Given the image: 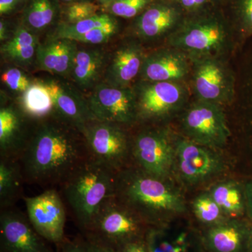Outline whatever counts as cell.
<instances>
[{"instance_id": "33", "label": "cell", "mask_w": 252, "mask_h": 252, "mask_svg": "<svg viewBox=\"0 0 252 252\" xmlns=\"http://www.w3.org/2000/svg\"><path fill=\"white\" fill-rule=\"evenodd\" d=\"M99 6L89 1H81L70 3L66 8L64 23H75L84 21L97 14Z\"/></svg>"}, {"instance_id": "13", "label": "cell", "mask_w": 252, "mask_h": 252, "mask_svg": "<svg viewBox=\"0 0 252 252\" xmlns=\"http://www.w3.org/2000/svg\"><path fill=\"white\" fill-rule=\"evenodd\" d=\"M175 164L187 183H202L220 173L223 163L215 149L196 143L189 138L175 140Z\"/></svg>"}, {"instance_id": "10", "label": "cell", "mask_w": 252, "mask_h": 252, "mask_svg": "<svg viewBox=\"0 0 252 252\" xmlns=\"http://www.w3.org/2000/svg\"><path fill=\"white\" fill-rule=\"evenodd\" d=\"M182 128L187 138L212 149L222 148L230 137L222 106L195 99L185 110Z\"/></svg>"}, {"instance_id": "5", "label": "cell", "mask_w": 252, "mask_h": 252, "mask_svg": "<svg viewBox=\"0 0 252 252\" xmlns=\"http://www.w3.org/2000/svg\"><path fill=\"white\" fill-rule=\"evenodd\" d=\"M138 215L115 196L103 204L88 231L96 239L114 249L143 238L149 227Z\"/></svg>"}, {"instance_id": "7", "label": "cell", "mask_w": 252, "mask_h": 252, "mask_svg": "<svg viewBox=\"0 0 252 252\" xmlns=\"http://www.w3.org/2000/svg\"><path fill=\"white\" fill-rule=\"evenodd\" d=\"M225 56L190 60V87L198 100L223 107L233 100L235 78Z\"/></svg>"}, {"instance_id": "34", "label": "cell", "mask_w": 252, "mask_h": 252, "mask_svg": "<svg viewBox=\"0 0 252 252\" xmlns=\"http://www.w3.org/2000/svg\"><path fill=\"white\" fill-rule=\"evenodd\" d=\"M1 81L8 89L23 94L32 85L30 78L17 67L8 68L1 75Z\"/></svg>"}, {"instance_id": "40", "label": "cell", "mask_w": 252, "mask_h": 252, "mask_svg": "<svg viewBox=\"0 0 252 252\" xmlns=\"http://www.w3.org/2000/svg\"><path fill=\"white\" fill-rule=\"evenodd\" d=\"M60 252H87V250L84 243L69 242L63 245Z\"/></svg>"}, {"instance_id": "20", "label": "cell", "mask_w": 252, "mask_h": 252, "mask_svg": "<svg viewBox=\"0 0 252 252\" xmlns=\"http://www.w3.org/2000/svg\"><path fill=\"white\" fill-rule=\"evenodd\" d=\"M26 116L18 107L4 106L0 109L1 158L18 160L29 138Z\"/></svg>"}, {"instance_id": "16", "label": "cell", "mask_w": 252, "mask_h": 252, "mask_svg": "<svg viewBox=\"0 0 252 252\" xmlns=\"http://www.w3.org/2000/svg\"><path fill=\"white\" fill-rule=\"evenodd\" d=\"M3 252H51L36 233L28 217L4 209L0 216Z\"/></svg>"}, {"instance_id": "43", "label": "cell", "mask_w": 252, "mask_h": 252, "mask_svg": "<svg viewBox=\"0 0 252 252\" xmlns=\"http://www.w3.org/2000/svg\"><path fill=\"white\" fill-rule=\"evenodd\" d=\"M248 250L249 252H252V228L250 230V233H249Z\"/></svg>"}, {"instance_id": "4", "label": "cell", "mask_w": 252, "mask_h": 252, "mask_svg": "<svg viewBox=\"0 0 252 252\" xmlns=\"http://www.w3.org/2000/svg\"><path fill=\"white\" fill-rule=\"evenodd\" d=\"M232 41L228 22L221 15L210 10L187 15L166 39L167 46L182 51L190 60L226 56Z\"/></svg>"}, {"instance_id": "22", "label": "cell", "mask_w": 252, "mask_h": 252, "mask_svg": "<svg viewBox=\"0 0 252 252\" xmlns=\"http://www.w3.org/2000/svg\"><path fill=\"white\" fill-rule=\"evenodd\" d=\"M249 233L243 223L226 220L209 227L203 238L204 246L210 252H242L248 250Z\"/></svg>"}, {"instance_id": "31", "label": "cell", "mask_w": 252, "mask_h": 252, "mask_svg": "<svg viewBox=\"0 0 252 252\" xmlns=\"http://www.w3.org/2000/svg\"><path fill=\"white\" fill-rule=\"evenodd\" d=\"M156 0H114L104 5L105 13L112 16L132 18L140 15Z\"/></svg>"}, {"instance_id": "29", "label": "cell", "mask_w": 252, "mask_h": 252, "mask_svg": "<svg viewBox=\"0 0 252 252\" xmlns=\"http://www.w3.org/2000/svg\"><path fill=\"white\" fill-rule=\"evenodd\" d=\"M114 16L107 13L97 14L84 21L75 23H64L60 25L55 31L53 38L73 39L83 35L95 28L102 27L115 21Z\"/></svg>"}, {"instance_id": "32", "label": "cell", "mask_w": 252, "mask_h": 252, "mask_svg": "<svg viewBox=\"0 0 252 252\" xmlns=\"http://www.w3.org/2000/svg\"><path fill=\"white\" fill-rule=\"evenodd\" d=\"M118 31H119V24L117 20H115L106 26L95 28L86 34L77 36L72 40L87 44H103L115 35Z\"/></svg>"}, {"instance_id": "28", "label": "cell", "mask_w": 252, "mask_h": 252, "mask_svg": "<svg viewBox=\"0 0 252 252\" xmlns=\"http://www.w3.org/2000/svg\"><path fill=\"white\" fill-rule=\"evenodd\" d=\"M210 193L225 215L238 216L243 212V195L238 186L233 182L217 184L212 187Z\"/></svg>"}, {"instance_id": "17", "label": "cell", "mask_w": 252, "mask_h": 252, "mask_svg": "<svg viewBox=\"0 0 252 252\" xmlns=\"http://www.w3.org/2000/svg\"><path fill=\"white\" fill-rule=\"evenodd\" d=\"M49 93L54 107V117L82 132L89 123L95 120L87 99L83 98L70 86L55 79L41 81Z\"/></svg>"}, {"instance_id": "23", "label": "cell", "mask_w": 252, "mask_h": 252, "mask_svg": "<svg viewBox=\"0 0 252 252\" xmlns=\"http://www.w3.org/2000/svg\"><path fill=\"white\" fill-rule=\"evenodd\" d=\"M106 61L105 54L99 49H78L70 77L83 90L94 88Z\"/></svg>"}, {"instance_id": "38", "label": "cell", "mask_w": 252, "mask_h": 252, "mask_svg": "<svg viewBox=\"0 0 252 252\" xmlns=\"http://www.w3.org/2000/svg\"><path fill=\"white\" fill-rule=\"evenodd\" d=\"M84 244L87 252H117L112 247L91 237L89 241Z\"/></svg>"}, {"instance_id": "19", "label": "cell", "mask_w": 252, "mask_h": 252, "mask_svg": "<svg viewBox=\"0 0 252 252\" xmlns=\"http://www.w3.org/2000/svg\"><path fill=\"white\" fill-rule=\"evenodd\" d=\"M149 252H204L203 238L193 230L164 225L149 226L144 236Z\"/></svg>"}, {"instance_id": "27", "label": "cell", "mask_w": 252, "mask_h": 252, "mask_svg": "<svg viewBox=\"0 0 252 252\" xmlns=\"http://www.w3.org/2000/svg\"><path fill=\"white\" fill-rule=\"evenodd\" d=\"M58 6L54 0H29L23 14V26L35 33L54 22Z\"/></svg>"}, {"instance_id": "35", "label": "cell", "mask_w": 252, "mask_h": 252, "mask_svg": "<svg viewBox=\"0 0 252 252\" xmlns=\"http://www.w3.org/2000/svg\"><path fill=\"white\" fill-rule=\"evenodd\" d=\"M237 23L243 36L252 34V0H239L236 9Z\"/></svg>"}, {"instance_id": "6", "label": "cell", "mask_w": 252, "mask_h": 252, "mask_svg": "<svg viewBox=\"0 0 252 252\" xmlns=\"http://www.w3.org/2000/svg\"><path fill=\"white\" fill-rule=\"evenodd\" d=\"M137 102V122H157L185 107L189 89L185 82L139 81L132 86Z\"/></svg>"}, {"instance_id": "12", "label": "cell", "mask_w": 252, "mask_h": 252, "mask_svg": "<svg viewBox=\"0 0 252 252\" xmlns=\"http://www.w3.org/2000/svg\"><path fill=\"white\" fill-rule=\"evenodd\" d=\"M28 218L41 238L55 244L64 240L66 212L59 191L49 189L33 197L23 198Z\"/></svg>"}, {"instance_id": "26", "label": "cell", "mask_w": 252, "mask_h": 252, "mask_svg": "<svg viewBox=\"0 0 252 252\" xmlns=\"http://www.w3.org/2000/svg\"><path fill=\"white\" fill-rule=\"evenodd\" d=\"M23 178L18 160L1 158L0 160V204L7 209L16 201L21 193V182Z\"/></svg>"}, {"instance_id": "11", "label": "cell", "mask_w": 252, "mask_h": 252, "mask_svg": "<svg viewBox=\"0 0 252 252\" xmlns=\"http://www.w3.org/2000/svg\"><path fill=\"white\" fill-rule=\"evenodd\" d=\"M93 116L99 122L126 127L137 122V102L133 87H117L105 82L97 84L87 99Z\"/></svg>"}, {"instance_id": "42", "label": "cell", "mask_w": 252, "mask_h": 252, "mask_svg": "<svg viewBox=\"0 0 252 252\" xmlns=\"http://www.w3.org/2000/svg\"><path fill=\"white\" fill-rule=\"evenodd\" d=\"M245 195H246L247 202L250 216L252 217V183L248 184L245 189Z\"/></svg>"}, {"instance_id": "45", "label": "cell", "mask_w": 252, "mask_h": 252, "mask_svg": "<svg viewBox=\"0 0 252 252\" xmlns=\"http://www.w3.org/2000/svg\"><path fill=\"white\" fill-rule=\"evenodd\" d=\"M63 1H67V2H77V1H87V0H63Z\"/></svg>"}, {"instance_id": "41", "label": "cell", "mask_w": 252, "mask_h": 252, "mask_svg": "<svg viewBox=\"0 0 252 252\" xmlns=\"http://www.w3.org/2000/svg\"><path fill=\"white\" fill-rule=\"evenodd\" d=\"M9 39V30H8L7 25L4 21L1 20L0 21V41L1 42L4 43Z\"/></svg>"}, {"instance_id": "2", "label": "cell", "mask_w": 252, "mask_h": 252, "mask_svg": "<svg viewBox=\"0 0 252 252\" xmlns=\"http://www.w3.org/2000/svg\"><path fill=\"white\" fill-rule=\"evenodd\" d=\"M114 196L133 210L149 226L162 225V217L186 210L185 201L166 180L127 167L118 173Z\"/></svg>"}, {"instance_id": "15", "label": "cell", "mask_w": 252, "mask_h": 252, "mask_svg": "<svg viewBox=\"0 0 252 252\" xmlns=\"http://www.w3.org/2000/svg\"><path fill=\"white\" fill-rule=\"evenodd\" d=\"M191 65L189 56L167 46L146 54L139 78L140 81L149 82H186L190 78Z\"/></svg>"}, {"instance_id": "21", "label": "cell", "mask_w": 252, "mask_h": 252, "mask_svg": "<svg viewBox=\"0 0 252 252\" xmlns=\"http://www.w3.org/2000/svg\"><path fill=\"white\" fill-rule=\"evenodd\" d=\"M77 41L63 38H52L39 44L35 63L41 70L61 77H70L78 49Z\"/></svg>"}, {"instance_id": "9", "label": "cell", "mask_w": 252, "mask_h": 252, "mask_svg": "<svg viewBox=\"0 0 252 252\" xmlns=\"http://www.w3.org/2000/svg\"><path fill=\"white\" fill-rule=\"evenodd\" d=\"M124 127L95 119L81 132L90 157L118 172L128 167L132 158V141Z\"/></svg>"}, {"instance_id": "14", "label": "cell", "mask_w": 252, "mask_h": 252, "mask_svg": "<svg viewBox=\"0 0 252 252\" xmlns=\"http://www.w3.org/2000/svg\"><path fill=\"white\" fill-rule=\"evenodd\" d=\"M185 17V11L175 0H156L136 19L134 34L147 42L167 39Z\"/></svg>"}, {"instance_id": "25", "label": "cell", "mask_w": 252, "mask_h": 252, "mask_svg": "<svg viewBox=\"0 0 252 252\" xmlns=\"http://www.w3.org/2000/svg\"><path fill=\"white\" fill-rule=\"evenodd\" d=\"M18 108L27 119L38 122L54 117L52 98L41 81L33 82L28 90L21 94Z\"/></svg>"}, {"instance_id": "8", "label": "cell", "mask_w": 252, "mask_h": 252, "mask_svg": "<svg viewBox=\"0 0 252 252\" xmlns=\"http://www.w3.org/2000/svg\"><path fill=\"white\" fill-rule=\"evenodd\" d=\"M132 158L135 167L166 180L175 165V140L166 129L149 127L140 131L132 141Z\"/></svg>"}, {"instance_id": "1", "label": "cell", "mask_w": 252, "mask_h": 252, "mask_svg": "<svg viewBox=\"0 0 252 252\" xmlns=\"http://www.w3.org/2000/svg\"><path fill=\"white\" fill-rule=\"evenodd\" d=\"M90 157L80 131L51 117L39 121L31 132L18 161L30 183L61 186Z\"/></svg>"}, {"instance_id": "37", "label": "cell", "mask_w": 252, "mask_h": 252, "mask_svg": "<svg viewBox=\"0 0 252 252\" xmlns=\"http://www.w3.org/2000/svg\"><path fill=\"white\" fill-rule=\"evenodd\" d=\"M114 250L117 252H149L144 238L129 242Z\"/></svg>"}, {"instance_id": "18", "label": "cell", "mask_w": 252, "mask_h": 252, "mask_svg": "<svg viewBox=\"0 0 252 252\" xmlns=\"http://www.w3.org/2000/svg\"><path fill=\"white\" fill-rule=\"evenodd\" d=\"M145 56L143 48L137 41L120 46L106 69L104 82L117 87H132L140 77Z\"/></svg>"}, {"instance_id": "36", "label": "cell", "mask_w": 252, "mask_h": 252, "mask_svg": "<svg viewBox=\"0 0 252 252\" xmlns=\"http://www.w3.org/2000/svg\"><path fill=\"white\" fill-rule=\"evenodd\" d=\"M212 0H175L185 14L192 15L198 14L208 10L209 4Z\"/></svg>"}, {"instance_id": "44", "label": "cell", "mask_w": 252, "mask_h": 252, "mask_svg": "<svg viewBox=\"0 0 252 252\" xmlns=\"http://www.w3.org/2000/svg\"><path fill=\"white\" fill-rule=\"evenodd\" d=\"M114 0H98L99 3L102 5V6H104V5L109 4V3L112 2Z\"/></svg>"}, {"instance_id": "24", "label": "cell", "mask_w": 252, "mask_h": 252, "mask_svg": "<svg viewBox=\"0 0 252 252\" xmlns=\"http://www.w3.org/2000/svg\"><path fill=\"white\" fill-rule=\"evenodd\" d=\"M39 45L35 33L21 25L16 28L9 40L3 43L1 54L8 61L26 67L35 61Z\"/></svg>"}, {"instance_id": "39", "label": "cell", "mask_w": 252, "mask_h": 252, "mask_svg": "<svg viewBox=\"0 0 252 252\" xmlns=\"http://www.w3.org/2000/svg\"><path fill=\"white\" fill-rule=\"evenodd\" d=\"M29 0H0V14H10L16 9L19 5Z\"/></svg>"}, {"instance_id": "30", "label": "cell", "mask_w": 252, "mask_h": 252, "mask_svg": "<svg viewBox=\"0 0 252 252\" xmlns=\"http://www.w3.org/2000/svg\"><path fill=\"white\" fill-rule=\"evenodd\" d=\"M193 209L196 218L209 227L226 220V215L210 193L202 194L197 197L193 202Z\"/></svg>"}, {"instance_id": "3", "label": "cell", "mask_w": 252, "mask_h": 252, "mask_svg": "<svg viewBox=\"0 0 252 252\" xmlns=\"http://www.w3.org/2000/svg\"><path fill=\"white\" fill-rule=\"evenodd\" d=\"M119 172L89 158L61 185L81 228L88 230L99 209L115 195Z\"/></svg>"}]
</instances>
